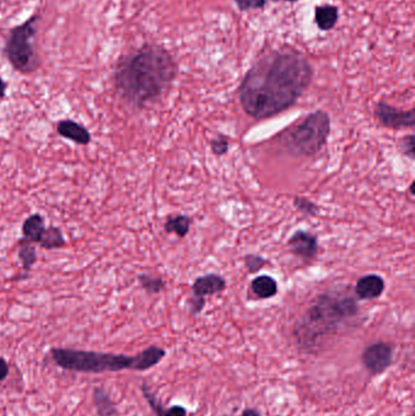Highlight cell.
<instances>
[{"label":"cell","mask_w":415,"mask_h":416,"mask_svg":"<svg viewBox=\"0 0 415 416\" xmlns=\"http://www.w3.org/2000/svg\"><path fill=\"white\" fill-rule=\"evenodd\" d=\"M385 291V281L376 274L362 276L354 286V293L359 300H375Z\"/></svg>","instance_id":"cell-11"},{"label":"cell","mask_w":415,"mask_h":416,"mask_svg":"<svg viewBox=\"0 0 415 416\" xmlns=\"http://www.w3.org/2000/svg\"><path fill=\"white\" fill-rule=\"evenodd\" d=\"M39 245L44 250H60L66 246V240L60 228L50 227L46 228Z\"/></svg>","instance_id":"cell-19"},{"label":"cell","mask_w":415,"mask_h":416,"mask_svg":"<svg viewBox=\"0 0 415 416\" xmlns=\"http://www.w3.org/2000/svg\"><path fill=\"white\" fill-rule=\"evenodd\" d=\"M38 22L39 17L37 15L29 17L24 24L11 29L6 41V58L11 66L20 73H34L41 64L34 46Z\"/></svg>","instance_id":"cell-6"},{"label":"cell","mask_w":415,"mask_h":416,"mask_svg":"<svg viewBox=\"0 0 415 416\" xmlns=\"http://www.w3.org/2000/svg\"><path fill=\"white\" fill-rule=\"evenodd\" d=\"M177 72L175 59L163 46L145 44L121 59L113 81L125 103L143 108L168 91Z\"/></svg>","instance_id":"cell-2"},{"label":"cell","mask_w":415,"mask_h":416,"mask_svg":"<svg viewBox=\"0 0 415 416\" xmlns=\"http://www.w3.org/2000/svg\"><path fill=\"white\" fill-rule=\"evenodd\" d=\"M330 134V117L322 110L312 112L301 123L282 133V143L295 156H313L327 144Z\"/></svg>","instance_id":"cell-5"},{"label":"cell","mask_w":415,"mask_h":416,"mask_svg":"<svg viewBox=\"0 0 415 416\" xmlns=\"http://www.w3.org/2000/svg\"><path fill=\"white\" fill-rule=\"evenodd\" d=\"M287 1H290V3H295V1H299V0H287Z\"/></svg>","instance_id":"cell-31"},{"label":"cell","mask_w":415,"mask_h":416,"mask_svg":"<svg viewBox=\"0 0 415 416\" xmlns=\"http://www.w3.org/2000/svg\"><path fill=\"white\" fill-rule=\"evenodd\" d=\"M241 416H261L260 415V412L257 410H255V409H246L245 412L241 414Z\"/></svg>","instance_id":"cell-29"},{"label":"cell","mask_w":415,"mask_h":416,"mask_svg":"<svg viewBox=\"0 0 415 416\" xmlns=\"http://www.w3.org/2000/svg\"><path fill=\"white\" fill-rule=\"evenodd\" d=\"M191 219L188 215H173L165 223V231L175 234L178 238H185L190 231Z\"/></svg>","instance_id":"cell-20"},{"label":"cell","mask_w":415,"mask_h":416,"mask_svg":"<svg viewBox=\"0 0 415 416\" xmlns=\"http://www.w3.org/2000/svg\"><path fill=\"white\" fill-rule=\"evenodd\" d=\"M316 24L322 31H330L337 26L339 9L334 5H319L314 11Z\"/></svg>","instance_id":"cell-14"},{"label":"cell","mask_w":415,"mask_h":416,"mask_svg":"<svg viewBox=\"0 0 415 416\" xmlns=\"http://www.w3.org/2000/svg\"><path fill=\"white\" fill-rule=\"evenodd\" d=\"M313 67L294 49L270 50L255 62L239 87L242 110L266 120L295 105L313 79Z\"/></svg>","instance_id":"cell-1"},{"label":"cell","mask_w":415,"mask_h":416,"mask_svg":"<svg viewBox=\"0 0 415 416\" xmlns=\"http://www.w3.org/2000/svg\"><path fill=\"white\" fill-rule=\"evenodd\" d=\"M138 281L141 288L150 295H156L165 289V281L158 276L149 275V274H140L138 276Z\"/></svg>","instance_id":"cell-21"},{"label":"cell","mask_w":415,"mask_h":416,"mask_svg":"<svg viewBox=\"0 0 415 416\" xmlns=\"http://www.w3.org/2000/svg\"><path fill=\"white\" fill-rule=\"evenodd\" d=\"M394 357L392 347L386 343H376L367 347L362 355V362L373 375H379L390 367Z\"/></svg>","instance_id":"cell-8"},{"label":"cell","mask_w":415,"mask_h":416,"mask_svg":"<svg viewBox=\"0 0 415 416\" xmlns=\"http://www.w3.org/2000/svg\"><path fill=\"white\" fill-rule=\"evenodd\" d=\"M51 358L55 364L65 370L84 372V374H103L122 370L140 371L139 357L137 355H113L94 350H71V348H53Z\"/></svg>","instance_id":"cell-4"},{"label":"cell","mask_w":415,"mask_h":416,"mask_svg":"<svg viewBox=\"0 0 415 416\" xmlns=\"http://www.w3.org/2000/svg\"><path fill=\"white\" fill-rule=\"evenodd\" d=\"M46 229V219L42 215L36 213V215H29L22 224V235H24V239L36 245L41 243Z\"/></svg>","instance_id":"cell-13"},{"label":"cell","mask_w":415,"mask_h":416,"mask_svg":"<svg viewBox=\"0 0 415 416\" xmlns=\"http://www.w3.org/2000/svg\"><path fill=\"white\" fill-rule=\"evenodd\" d=\"M411 194H414V183H411Z\"/></svg>","instance_id":"cell-30"},{"label":"cell","mask_w":415,"mask_h":416,"mask_svg":"<svg viewBox=\"0 0 415 416\" xmlns=\"http://www.w3.org/2000/svg\"><path fill=\"white\" fill-rule=\"evenodd\" d=\"M251 290L258 298L267 300L278 293V284L272 276H257L251 284Z\"/></svg>","instance_id":"cell-16"},{"label":"cell","mask_w":415,"mask_h":416,"mask_svg":"<svg viewBox=\"0 0 415 416\" xmlns=\"http://www.w3.org/2000/svg\"><path fill=\"white\" fill-rule=\"evenodd\" d=\"M227 283L223 276L218 274H208V275L200 276L193 284V297L205 300L206 296L217 295L225 291Z\"/></svg>","instance_id":"cell-10"},{"label":"cell","mask_w":415,"mask_h":416,"mask_svg":"<svg viewBox=\"0 0 415 416\" xmlns=\"http://www.w3.org/2000/svg\"><path fill=\"white\" fill-rule=\"evenodd\" d=\"M401 150H402L406 156L414 160V136H411V134L406 136L402 141V144H401Z\"/></svg>","instance_id":"cell-26"},{"label":"cell","mask_w":415,"mask_h":416,"mask_svg":"<svg viewBox=\"0 0 415 416\" xmlns=\"http://www.w3.org/2000/svg\"><path fill=\"white\" fill-rule=\"evenodd\" d=\"M6 88H8V84L4 82V79L0 77V100L4 99L5 94H6Z\"/></svg>","instance_id":"cell-28"},{"label":"cell","mask_w":415,"mask_h":416,"mask_svg":"<svg viewBox=\"0 0 415 416\" xmlns=\"http://www.w3.org/2000/svg\"><path fill=\"white\" fill-rule=\"evenodd\" d=\"M9 375V364L3 357H0V381H4Z\"/></svg>","instance_id":"cell-27"},{"label":"cell","mask_w":415,"mask_h":416,"mask_svg":"<svg viewBox=\"0 0 415 416\" xmlns=\"http://www.w3.org/2000/svg\"><path fill=\"white\" fill-rule=\"evenodd\" d=\"M237 8L241 11L251 10V9H263L266 6L267 0H235Z\"/></svg>","instance_id":"cell-25"},{"label":"cell","mask_w":415,"mask_h":416,"mask_svg":"<svg viewBox=\"0 0 415 416\" xmlns=\"http://www.w3.org/2000/svg\"><path fill=\"white\" fill-rule=\"evenodd\" d=\"M287 248L299 258L313 260L318 255V239L311 233L297 230L287 241Z\"/></svg>","instance_id":"cell-9"},{"label":"cell","mask_w":415,"mask_h":416,"mask_svg":"<svg viewBox=\"0 0 415 416\" xmlns=\"http://www.w3.org/2000/svg\"><path fill=\"white\" fill-rule=\"evenodd\" d=\"M294 206L297 208V210L303 212L304 215H316L318 213V206L314 205L311 200H308L306 198H294Z\"/></svg>","instance_id":"cell-22"},{"label":"cell","mask_w":415,"mask_h":416,"mask_svg":"<svg viewBox=\"0 0 415 416\" xmlns=\"http://www.w3.org/2000/svg\"><path fill=\"white\" fill-rule=\"evenodd\" d=\"M56 132L58 136H63L67 141H71L72 143L78 145L91 144L92 141V134L88 131L87 128L83 127L82 124L77 123L72 120L60 121L56 124Z\"/></svg>","instance_id":"cell-12"},{"label":"cell","mask_w":415,"mask_h":416,"mask_svg":"<svg viewBox=\"0 0 415 416\" xmlns=\"http://www.w3.org/2000/svg\"><path fill=\"white\" fill-rule=\"evenodd\" d=\"M17 253H19V260H21L22 270L27 274L37 262V248L34 246V243L22 239L19 243Z\"/></svg>","instance_id":"cell-18"},{"label":"cell","mask_w":415,"mask_h":416,"mask_svg":"<svg viewBox=\"0 0 415 416\" xmlns=\"http://www.w3.org/2000/svg\"><path fill=\"white\" fill-rule=\"evenodd\" d=\"M357 301L349 291H332L317 297L295 329L301 345L313 346L318 340L337 333L341 326L358 315Z\"/></svg>","instance_id":"cell-3"},{"label":"cell","mask_w":415,"mask_h":416,"mask_svg":"<svg viewBox=\"0 0 415 416\" xmlns=\"http://www.w3.org/2000/svg\"><path fill=\"white\" fill-rule=\"evenodd\" d=\"M374 115L382 126L391 128V129H406V128L414 127V108L404 111V110H399V108H394L389 103L381 101V103H376Z\"/></svg>","instance_id":"cell-7"},{"label":"cell","mask_w":415,"mask_h":416,"mask_svg":"<svg viewBox=\"0 0 415 416\" xmlns=\"http://www.w3.org/2000/svg\"><path fill=\"white\" fill-rule=\"evenodd\" d=\"M93 400L96 404L98 416H120L116 405L103 388L96 387L93 391Z\"/></svg>","instance_id":"cell-17"},{"label":"cell","mask_w":415,"mask_h":416,"mask_svg":"<svg viewBox=\"0 0 415 416\" xmlns=\"http://www.w3.org/2000/svg\"><path fill=\"white\" fill-rule=\"evenodd\" d=\"M270 1H275V3H277V1H279V0H270Z\"/></svg>","instance_id":"cell-32"},{"label":"cell","mask_w":415,"mask_h":416,"mask_svg":"<svg viewBox=\"0 0 415 416\" xmlns=\"http://www.w3.org/2000/svg\"><path fill=\"white\" fill-rule=\"evenodd\" d=\"M211 148L212 153L217 155V156H223L225 153H228L229 150V141L228 138L225 136H217L216 138H213L211 141Z\"/></svg>","instance_id":"cell-23"},{"label":"cell","mask_w":415,"mask_h":416,"mask_svg":"<svg viewBox=\"0 0 415 416\" xmlns=\"http://www.w3.org/2000/svg\"><path fill=\"white\" fill-rule=\"evenodd\" d=\"M143 395L145 397L148 403L150 404L151 409L154 410L155 414L158 416H187V409L182 405H175L170 408L166 409L162 407L161 403L158 402V398L154 396V393L150 391L146 385L141 386Z\"/></svg>","instance_id":"cell-15"},{"label":"cell","mask_w":415,"mask_h":416,"mask_svg":"<svg viewBox=\"0 0 415 416\" xmlns=\"http://www.w3.org/2000/svg\"><path fill=\"white\" fill-rule=\"evenodd\" d=\"M266 263V260L261 255H247L245 257L246 268L249 269L250 273H256L258 270H261Z\"/></svg>","instance_id":"cell-24"}]
</instances>
